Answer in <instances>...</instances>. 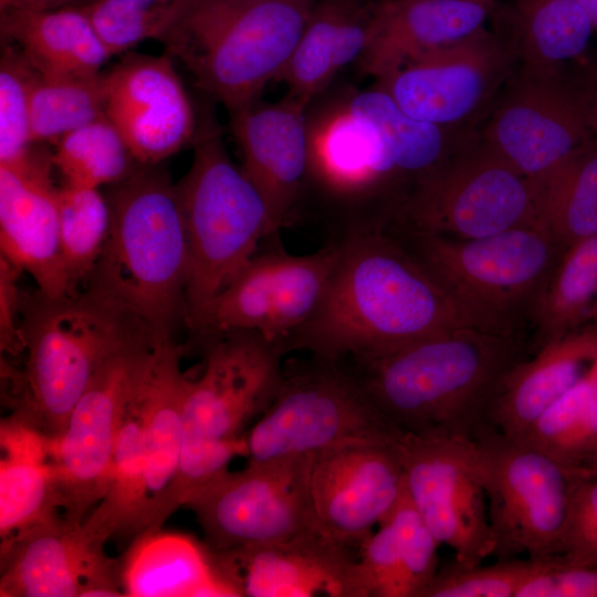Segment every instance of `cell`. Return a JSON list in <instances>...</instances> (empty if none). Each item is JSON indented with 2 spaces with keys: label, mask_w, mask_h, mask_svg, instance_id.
<instances>
[{
  "label": "cell",
  "mask_w": 597,
  "mask_h": 597,
  "mask_svg": "<svg viewBox=\"0 0 597 597\" xmlns=\"http://www.w3.org/2000/svg\"><path fill=\"white\" fill-rule=\"evenodd\" d=\"M339 252L312 317L282 345L324 359L369 358L473 327L388 230L336 239Z\"/></svg>",
  "instance_id": "obj_1"
},
{
  "label": "cell",
  "mask_w": 597,
  "mask_h": 597,
  "mask_svg": "<svg viewBox=\"0 0 597 597\" xmlns=\"http://www.w3.org/2000/svg\"><path fill=\"white\" fill-rule=\"evenodd\" d=\"M527 352L523 339L467 326L347 360L373 405L401 433L472 439L488 425L499 380Z\"/></svg>",
  "instance_id": "obj_2"
},
{
  "label": "cell",
  "mask_w": 597,
  "mask_h": 597,
  "mask_svg": "<svg viewBox=\"0 0 597 597\" xmlns=\"http://www.w3.org/2000/svg\"><path fill=\"white\" fill-rule=\"evenodd\" d=\"M107 197L111 227L86 280L136 318L156 342L186 325L188 247L176 185L158 165L138 164Z\"/></svg>",
  "instance_id": "obj_3"
},
{
  "label": "cell",
  "mask_w": 597,
  "mask_h": 597,
  "mask_svg": "<svg viewBox=\"0 0 597 597\" xmlns=\"http://www.w3.org/2000/svg\"><path fill=\"white\" fill-rule=\"evenodd\" d=\"M25 362L13 383L10 418L56 442L97 369L132 345L156 342L133 316L86 286L52 297L23 295Z\"/></svg>",
  "instance_id": "obj_4"
},
{
  "label": "cell",
  "mask_w": 597,
  "mask_h": 597,
  "mask_svg": "<svg viewBox=\"0 0 597 597\" xmlns=\"http://www.w3.org/2000/svg\"><path fill=\"white\" fill-rule=\"evenodd\" d=\"M313 7V0H188L160 42L230 114L277 81Z\"/></svg>",
  "instance_id": "obj_5"
},
{
  "label": "cell",
  "mask_w": 597,
  "mask_h": 597,
  "mask_svg": "<svg viewBox=\"0 0 597 597\" xmlns=\"http://www.w3.org/2000/svg\"><path fill=\"white\" fill-rule=\"evenodd\" d=\"M387 230L473 327L523 341L535 304L563 254L541 222L476 239L401 227Z\"/></svg>",
  "instance_id": "obj_6"
},
{
  "label": "cell",
  "mask_w": 597,
  "mask_h": 597,
  "mask_svg": "<svg viewBox=\"0 0 597 597\" xmlns=\"http://www.w3.org/2000/svg\"><path fill=\"white\" fill-rule=\"evenodd\" d=\"M192 146L191 166L176 184L188 247L189 331L264 239L280 232L260 191L228 155L209 112L198 124Z\"/></svg>",
  "instance_id": "obj_7"
},
{
  "label": "cell",
  "mask_w": 597,
  "mask_h": 597,
  "mask_svg": "<svg viewBox=\"0 0 597 597\" xmlns=\"http://www.w3.org/2000/svg\"><path fill=\"white\" fill-rule=\"evenodd\" d=\"M203 352V371L187 380L170 515L188 494L229 471L232 458L241 451L243 428L268 409L284 378L285 353L254 332L222 334L208 342Z\"/></svg>",
  "instance_id": "obj_8"
},
{
  "label": "cell",
  "mask_w": 597,
  "mask_h": 597,
  "mask_svg": "<svg viewBox=\"0 0 597 597\" xmlns=\"http://www.w3.org/2000/svg\"><path fill=\"white\" fill-rule=\"evenodd\" d=\"M472 441L494 540L493 556L558 558L574 492L595 473L559 462L489 425Z\"/></svg>",
  "instance_id": "obj_9"
},
{
  "label": "cell",
  "mask_w": 597,
  "mask_h": 597,
  "mask_svg": "<svg viewBox=\"0 0 597 597\" xmlns=\"http://www.w3.org/2000/svg\"><path fill=\"white\" fill-rule=\"evenodd\" d=\"M400 436L373 405L347 359L310 355L285 365L274 399L244 444L248 463H254Z\"/></svg>",
  "instance_id": "obj_10"
},
{
  "label": "cell",
  "mask_w": 597,
  "mask_h": 597,
  "mask_svg": "<svg viewBox=\"0 0 597 597\" xmlns=\"http://www.w3.org/2000/svg\"><path fill=\"white\" fill-rule=\"evenodd\" d=\"M535 222H540L535 184L479 132L417 186L390 227L476 239Z\"/></svg>",
  "instance_id": "obj_11"
},
{
  "label": "cell",
  "mask_w": 597,
  "mask_h": 597,
  "mask_svg": "<svg viewBox=\"0 0 597 597\" xmlns=\"http://www.w3.org/2000/svg\"><path fill=\"white\" fill-rule=\"evenodd\" d=\"M338 252L339 242L328 240L312 253L293 254L283 247L280 232L268 235L209 304L191 334L205 347L229 332H254L282 348L318 307Z\"/></svg>",
  "instance_id": "obj_12"
},
{
  "label": "cell",
  "mask_w": 597,
  "mask_h": 597,
  "mask_svg": "<svg viewBox=\"0 0 597 597\" xmlns=\"http://www.w3.org/2000/svg\"><path fill=\"white\" fill-rule=\"evenodd\" d=\"M311 455L227 471L188 494L181 506L193 512L203 543L213 551L272 544L317 531L307 485Z\"/></svg>",
  "instance_id": "obj_13"
},
{
  "label": "cell",
  "mask_w": 597,
  "mask_h": 597,
  "mask_svg": "<svg viewBox=\"0 0 597 597\" xmlns=\"http://www.w3.org/2000/svg\"><path fill=\"white\" fill-rule=\"evenodd\" d=\"M516 66L505 34L483 27L406 63L375 85L412 118L479 130Z\"/></svg>",
  "instance_id": "obj_14"
},
{
  "label": "cell",
  "mask_w": 597,
  "mask_h": 597,
  "mask_svg": "<svg viewBox=\"0 0 597 597\" xmlns=\"http://www.w3.org/2000/svg\"><path fill=\"white\" fill-rule=\"evenodd\" d=\"M405 492L454 563L473 566L493 556L494 540L472 439L401 433Z\"/></svg>",
  "instance_id": "obj_15"
},
{
  "label": "cell",
  "mask_w": 597,
  "mask_h": 597,
  "mask_svg": "<svg viewBox=\"0 0 597 597\" xmlns=\"http://www.w3.org/2000/svg\"><path fill=\"white\" fill-rule=\"evenodd\" d=\"M154 344L132 345L104 362L76 402L64 433L49 448L62 516L72 523H83L106 492L117 426L134 371Z\"/></svg>",
  "instance_id": "obj_16"
},
{
  "label": "cell",
  "mask_w": 597,
  "mask_h": 597,
  "mask_svg": "<svg viewBox=\"0 0 597 597\" xmlns=\"http://www.w3.org/2000/svg\"><path fill=\"white\" fill-rule=\"evenodd\" d=\"M481 138L520 174L538 181L595 136L563 75L519 65L481 125Z\"/></svg>",
  "instance_id": "obj_17"
},
{
  "label": "cell",
  "mask_w": 597,
  "mask_h": 597,
  "mask_svg": "<svg viewBox=\"0 0 597 597\" xmlns=\"http://www.w3.org/2000/svg\"><path fill=\"white\" fill-rule=\"evenodd\" d=\"M399 439L349 443L311 455L308 496L321 534L360 545L391 514L405 491Z\"/></svg>",
  "instance_id": "obj_18"
},
{
  "label": "cell",
  "mask_w": 597,
  "mask_h": 597,
  "mask_svg": "<svg viewBox=\"0 0 597 597\" xmlns=\"http://www.w3.org/2000/svg\"><path fill=\"white\" fill-rule=\"evenodd\" d=\"M62 515L1 541V597L124 596L121 561Z\"/></svg>",
  "instance_id": "obj_19"
},
{
  "label": "cell",
  "mask_w": 597,
  "mask_h": 597,
  "mask_svg": "<svg viewBox=\"0 0 597 597\" xmlns=\"http://www.w3.org/2000/svg\"><path fill=\"white\" fill-rule=\"evenodd\" d=\"M348 546L311 531L272 544L209 549L237 597H368Z\"/></svg>",
  "instance_id": "obj_20"
},
{
  "label": "cell",
  "mask_w": 597,
  "mask_h": 597,
  "mask_svg": "<svg viewBox=\"0 0 597 597\" xmlns=\"http://www.w3.org/2000/svg\"><path fill=\"white\" fill-rule=\"evenodd\" d=\"M169 54H129L109 70L106 116L140 165L192 144L197 119Z\"/></svg>",
  "instance_id": "obj_21"
},
{
  "label": "cell",
  "mask_w": 597,
  "mask_h": 597,
  "mask_svg": "<svg viewBox=\"0 0 597 597\" xmlns=\"http://www.w3.org/2000/svg\"><path fill=\"white\" fill-rule=\"evenodd\" d=\"M38 145L22 159L0 164L1 255L28 272L40 292L60 297L74 293L61 256L52 153Z\"/></svg>",
  "instance_id": "obj_22"
},
{
  "label": "cell",
  "mask_w": 597,
  "mask_h": 597,
  "mask_svg": "<svg viewBox=\"0 0 597 597\" xmlns=\"http://www.w3.org/2000/svg\"><path fill=\"white\" fill-rule=\"evenodd\" d=\"M307 108L285 95L230 113L241 169L262 195L275 231L298 219L308 171Z\"/></svg>",
  "instance_id": "obj_23"
},
{
  "label": "cell",
  "mask_w": 597,
  "mask_h": 597,
  "mask_svg": "<svg viewBox=\"0 0 597 597\" xmlns=\"http://www.w3.org/2000/svg\"><path fill=\"white\" fill-rule=\"evenodd\" d=\"M495 0H376L369 41L357 61L376 81L484 27Z\"/></svg>",
  "instance_id": "obj_24"
},
{
  "label": "cell",
  "mask_w": 597,
  "mask_h": 597,
  "mask_svg": "<svg viewBox=\"0 0 597 597\" xmlns=\"http://www.w3.org/2000/svg\"><path fill=\"white\" fill-rule=\"evenodd\" d=\"M597 360V321L586 322L514 364L499 380L486 423L520 439Z\"/></svg>",
  "instance_id": "obj_25"
},
{
  "label": "cell",
  "mask_w": 597,
  "mask_h": 597,
  "mask_svg": "<svg viewBox=\"0 0 597 597\" xmlns=\"http://www.w3.org/2000/svg\"><path fill=\"white\" fill-rule=\"evenodd\" d=\"M185 347L174 338L145 354L142 377L147 404L145 488L146 532L159 531L170 517L168 503L181 455V415L188 378L180 362Z\"/></svg>",
  "instance_id": "obj_26"
},
{
  "label": "cell",
  "mask_w": 597,
  "mask_h": 597,
  "mask_svg": "<svg viewBox=\"0 0 597 597\" xmlns=\"http://www.w3.org/2000/svg\"><path fill=\"white\" fill-rule=\"evenodd\" d=\"M371 2L321 0L314 4L300 40L277 81L287 96L308 107L335 75L358 61L369 41Z\"/></svg>",
  "instance_id": "obj_27"
},
{
  "label": "cell",
  "mask_w": 597,
  "mask_h": 597,
  "mask_svg": "<svg viewBox=\"0 0 597 597\" xmlns=\"http://www.w3.org/2000/svg\"><path fill=\"white\" fill-rule=\"evenodd\" d=\"M119 561L124 596L237 597L207 545L187 534L163 528L139 534Z\"/></svg>",
  "instance_id": "obj_28"
},
{
  "label": "cell",
  "mask_w": 597,
  "mask_h": 597,
  "mask_svg": "<svg viewBox=\"0 0 597 597\" xmlns=\"http://www.w3.org/2000/svg\"><path fill=\"white\" fill-rule=\"evenodd\" d=\"M0 30L2 42L17 46L44 77L95 75L112 56L77 6L3 11Z\"/></svg>",
  "instance_id": "obj_29"
},
{
  "label": "cell",
  "mask_w": 597,
  "mask_h": 597,
  "mask_svg": "<svg viewBox=\"0 0 597 597\" xmlns=\"http://www.w3.org/2000/svg\"><path fill=\"white\" fill-rule=\"evenodd\" d=\"M495 27L514 48L517 65L555 72L585 53L593 25L576 0H512L498 4Z\"/></svg>",
  "instance_id": "obj_30"
},
{
  "label": "cell",
  "mask_w": 597,
  "mask_h": 597,
  "mask_svg": "<svg viewBox=\"0 0 597 597\" xmlns=\"http://www.w3.org/2000/svg\"><path fill=\"white\" fill-rule=\"evenodd\" d=\"M0 537L4 541L60 515L48 441L8 417L1 421Z\"/></svg>",
  "instance_id": "obj_31"
},
{
  "label": "cell",
  "mask_w": 597,
  "mask_h": 597,
  "mask_svg": "<svg viewBox=\"0 0 597 597\" xmlns=\"http://www.w3.org/2000/svg\"><path fill=\"white\" fill-rule=\"evenodd\" d=\"M534 184L538 220L562 252L597 233V136Z\"/></svg>",
  "instance_id": "obj_32"
},
{
  "label": "cell",
  "mask_w": 597,
  "mask_h": 597,
  "mask_svg": "<svg viewBox=\"0 0 597 597\" xmlns=\"http://www.w3.org/2000/svg\"><path fill=\"white\" fill-rule=\"evenodd\" d=\"M596 304L597 233L566 249L552 271L530 321L532 354L586 323Z\"/></svg>",
  "instance_id": "obj_33"
},
{
  "label": "cell",
  "mask_w": 597,
  "mask_h": 597,
  "mask_svg": "<svg viewBox=\"0 0 597 597\" xmlns=\"http://www.w3.org/2000/svg\"><path fill=\"white\" fill-rule=\"evenodd\" d=\"M516 440L565 464L589 469L597 455V360Z\"/></svg>",
  "instance_id": "obj_34"
},
{
  "label": "cell",
  "mask_w": 597,
  "mask_h": 597,
  "mask_svg": "<svg viewBox=\"0 0 597 597\" xmlns=\"http://www.w3.org/2000/svg\"><path fill=\"white\" fill-rule=\"evenodd\" d=\"M109 72L91 76L36 75L30 93L34 144H55L65 134L106 115Z\"/></svg>",
  "instance_id": "obj_35"
},
{
  "label": "cell",
  "mask_w": 597,
  "mask_h": 597,
  "mask_svg": "<svg viewBox=\"0 0 597 597\" xmlns=\"http://www.w3.org/2000/svg\"><path fill=\"white\" fill-rule=\"evenodd\" d=\"M54 145L53 166L70 186L115 185L138 165L106 115L65 134Z\"/></svg>",
  "instance_id": "obj_36"
},
{
  "label": "cell",
  "mask_w": 597,
  "mask_h": 597,
  "mask_svg": "<svg viewBox=\"0 0 597 597\" xmlns=\"http://www.w3.org/2000/svg\"><path fill=\"white\" fill-rule=\"evenodd\" d=\"M59 233L64 271L72 293L96 265L111 227V209L98 188L59 187Z\"/></svg>",
  "instance_id": "obj_37"
},
{
  "label": "cell",
  "mask_w": 597,
  "mask_h": 597,
  "mask_svg": "<svg viewBox=\"0 0 597 597\" xmlns=\"http://www.w3.org/2000/svg\"><path fill=\"white\" fill-rule=\"evenodd\" d=\"M188 0H81L77 6L109 54L160 39L184 13Z\"/></svg>",
  "instance_id": "obj_38"
},
{
  "label": "cell",
  "mask_w": 597,
  "mask_h": 597,
  "mask_svg": "<svg viewBox=\"0 0 597 597\" xmlns=\"http://www.w3.org/2000/svg\"><path fill=\"white\" fill-rule=\"evenodd\" d=\"M558 558H501L491 565L452 562L438 569L421 597H517L521 588Z\"/></svg>",
  "instance_id": "obj_39"
},
{
  "label": "cell",
  "mask_w": 597,
  "mask_h": 597,
  "mask_svg": "<svg viewBox=\"0 0 597 597\" xmlns=\"http://www.w3.org/2000/svg\"><path fill=\"white\" fill-rule=\"evenodd\" d=\"M0 59V164L25 157L34 143L30 93L38 73L17 46L2 42Z\"/></svg>",
  "instance_id": "obj_40"
},
{
  "label": "cell",
  "mask_w": 597,
  "mask_h": 597,
  "mask_svg": "<svg viewBox=\"0 0 597 597\" xmlns=\"http://www.w3.org/2000/svg\"><path fill=\"white\" fill-rule=\"evenodd\" d=\"M400 536V569L396 597H421L438 567L441 545L430 532L406 492L390 514Z\"/></svg>",
  "instance_id": "obj_41"
},
{
  "label": "cell",
  "mask_w": 597,
  "mask_h": 597,
  "mask_svg": "<svg viewBox=\"0 0 597 597\" xmlns=\"http://www.w3.org/2000/svg\"><path fill=\"white\" fill-rule=\"evenodd\" d=\"M558 559L563 566H597V474L582 480L574 492Z\"/></svg>",
  "instance_id": "obj_42"
},
{
  "label": "cell",
  "mask_w": 597,
  "mask_h": 597,
  "mask_svg": "<svg viewBox=\"0 0 597 597\" xmlns=\"http://www.w3.org/2000/svg\"><path fill=\"white\" fill-rule=\"evenodd\" d=\"M517 597H597V566L555 564L527 582Z\"/></svg>",
  "instance_id": "obj_43"
},
{
  "label": "cell",
  "mask_w": 597,
  "mask_h": 597,
  "mask_svg": "<svg viewBox=\"0 0 597 597\" xmlns=\"http://www.w3.org/2000/svg\"><path fill=\"white\" fill-rule=\"evenodd\" d=\"M22 272L4 256H0V347L11 356L24 353L21 329L23 294L18 286Z\"/></svg>",
  "instance_id": "obj_44"
},
{
  "label": "cell",
  "mask_w": 597,
  "mask_h": 597,
  "mask_svg": "<svg viewBox=\"0 0 597 597\" xmlns=\"http://www.w3.org/2000/svg\"><path fill=\"white\" fill-rule=\"evenodd\" d=\"M563 69L570 94L589 130L597 136V66L578 62Z\"/></svg>",
  "instance_id": "obj_45"
},
{
  "label": "cell",
  "mask_w": 597,
  "mask_h": 597,
  "mask_svg": "<svg viewBox=\"0 0 597 597\" xmlns=\"http://www.w3.org/2000/svg\"><path fill=\"white\" fill-rule=\"evenodd\" d=\"M81 0H0V12L3 11H42L67 6H75Z\"/></svg>",
  "instance_id": "obj_46"
},
{
  "label": "cell",
  "mask_w": 597,
  "mask_h": 597,
  "mask_svg": "<svg viewBox=\"0 0 597 597\" xmlns=\"http://www.w3.org/2000/svg\"><path fill=\"white\" fill-rule=\"evenodd\" d=\"M587 14L594 32L597 33V0H576Z\"/></svg>",
  "instance_id": "obj_47"
},
{
  "label": "cell",
  "mask_w": 597,
  "mask_h": 597,
  "mask_svg": "<svg viewBox=\"0 0 597 597\" xmlns=\"http://www.w3.org/2000/svg\"><path fill=\"white\" fill-rule=\"evenodd\" d=\"M597 321V304L591 308L586 322Z\"/></svg>",
  "instance_id": "obj_48"
},
{
  "label": "cell",
  "mask_w": 597,
  "mask_h": 597,
  "mask_svg": "<svg viewBox=\"0 0 597 597\" xmlns=\"http://www.w3.org/2000/svg\"><path fill=\"white\" fill-rule=\"evenodd\" d=\"M589 469L597 474V455L591 460Z\"/></svg>",
  "instance_id": "obj_49"
}]
</instances>
